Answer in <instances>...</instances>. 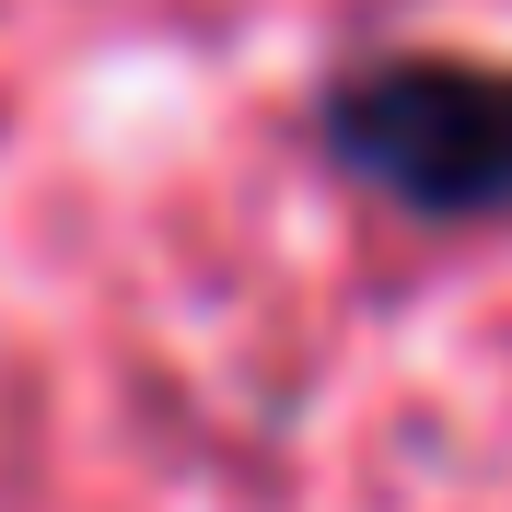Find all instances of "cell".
Returning a JSON list of instances; mask_svg holds the SVG:
<instances>
[{"label": "cell", "instance_id": "6da1fadb", "mask_svg": "<svg viewBox=\"0 0 512 512\" xmlns=\"http://www.w3.org/2000/svg\"><path fill=\"white\" fill-rule=\"evenodd\" d=\"M315 152L408 222H512V59L361 47L315 82Z\"/></svg>", "mask_w": 512, "mask_h": 512}]
</instances>
